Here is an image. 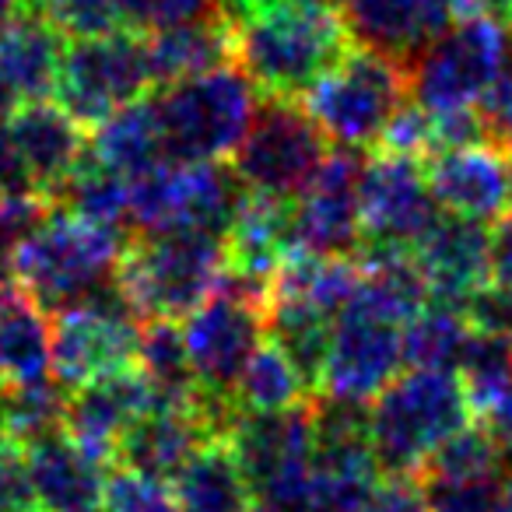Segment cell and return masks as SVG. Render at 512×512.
<instances>
[{"instance_id":"cell-1","label":"cell","mask_w":512,"mask_h":512,"mask_svg":"<svg viewBox=\"0 0 512 512\" xmlns=\"http://www.w3.org/2000/svg\"><path fill=\"white\" fill-rule=\"evenodd\" d=\"M232 29V64L264 99H302L355 46L348 18L327 0H285Z\"/></svg>"},{"instance_id":"cell-2","label":"cell","mask_w":512,"mask_h":512,"mask_svg":"<svg viewBox=\"0 0 512 512\" xmlns=\"http://www.w3.org/2000/svg\"><path fill=\"white\" fill-rule=\"evenodd\" d=\"M127 246L120 228L50 211L18 246V285L46 313L99 302L120 285Z\"/></svg>"},{"instance_id":"cell-3","label":"cell","mask_w":512,"mask_h":512,"mask_svg":"<svg viewBox=\"0 0 512 512\" xmlns=\"http://www.w3.org/2000/svg\"><path fill=\"white\" fill-rule=\"evenodd\" d=\"M474 425V404L456 372L411 369L397 376L369 407V435L379 470L418 477L453 435Z\"/></svg>"},{"instance_id":"cell-4","label":"cell","mask_w":512,"mask_h":512,"mask_svg":"<svg viewBox=\"0 0 512 512\" xmlns=\"http://www.w3.org/2000/svg\"><path fill=\"white\" fill-rule=\"evenodd\" d=\"M225 271V235L155 232L130 242L116 281L141 320H186L218 292Z\"/></svg>"},{"instance_id":"cell-5","label":"cell","mask_w":512,"mask_h":512,"mask_svg":"<svg viewBox=\"0 0 512 512\" xmlns=\"http://www.w3.org/2000/svg\"><path fill=\"white\" fill-rule=\"evenodd\" d=\"M253 95V81L235 64L165 85L158 99H151L162 127L165 162H221L235 155L260 109Z\"/></svg>"},{"instance_id":"cell-6","label":"cell","mask_w":512,"mask_h":512,"mask_svg":"<svg viewBox=\"0 0 512 512\" xmlns=\"http://www.w3.org/2000/svg\"><path fill=\"white\" fill-rule=\"evenodd\" d=\"M407 92V64L369 46H351L348 57L302 95V109L313 116L327 141L362 151L383 141L390 120L404 109Z\"/></svg>"},{"instance_id":"cell-7","label":"cell","mask_w":512,"mask_h":512,"mask_svg":"<svg viewBox=\"0 0 512 512\" xmlns=\"http://www.w3.org/2000/svg\"><path fill=\"white\" fill-rule=\"evenodd\" d=\"M246 186L221 162H162L130 179V221L144 235H228Z\"/></svg>"},{"instance_id":"cell-8","label":"cell","mask_w":512,"mask_h":512,"mask_svg":"<svg viewBox=\"0 0 512 512\" xmlns=\"http://www.w3.org/2000/svg\"><path fill=\"white\" fill-rule=\"evenodd\" d=\"M512 32L498 18L456 22L407 64L411 95L428 113L474 109L477 99L505 74Z\"/></svg>"},{"instance_id":"cell-9","label":"cell","mask_w":512,"mask_h":512,"mask_svg":"<svg viewBox=\"0 0 512 512\" xmlns=\"http://www.w3.org/2000/svg\"><path fill=\"white\" fill-rule=\"evenodd\" d=\"M155 85L148 39L134 32L74 39L57 74V99L81 127H99Z\"/></svg>"},{"instance_id":"cell-10","label":"cell","mask_w":512,"mask_h":512,"mask_svg":"<svg viewBox=\"0 0 512 512\" xmlns=\"http://www.w3.org/2000/svg\"><path fill=\"white\" fill-rule=\"evenodd\" d=\"M232 158L246 190L295 200L327 162V137L295 99H264Z\"/></svg>"},{"instance_id":"cell-11","label":"cell","mask_w":512,"mask_h":512,"mask_svg":"<svg viewBox=\"0 0 512 512\" xmlns=\"http://www.w3.org/2000/svg\"><path fill=\"white\" fill-rule=\"evenodd\" d=\"M179 327H183L186 355H190L200 397L221 407H235V383L246 372L249 358L264 348L267 306L260 299L218 285V292L204 306L193 309Z\"/></svg>"},{"instance_id":"cell-12","label":"cell","mask_w":512,"mask_h":512,"mask_svg":"<svg viewBox=\"0 0 512 512\" xmlns=\"http://www.w3.org/2000/svg\"><path fill=\"white\" fill-rule=\"evenodd\" d=\"M137 320L120 285L99 302L53 313V379L74 393L102 376L134 369L141 344Z\"/></svg>"},{"instance_id":"cell-13","label":"cell","mask_w":512,"mask_h":512,"mask_svg":"<svg viewBox=\"0 0 512 512\" xmlns=\"http://www.w3.org/2000/svg\"><path fill=\"white\" fill-rule=\"evenodd\" d=\"M404 362V323L351 299L334 323L320 386L334 400L369 404L400 376Z\"/></svg>"},{"instance_id":"cell-14","label":"cell","mask_w":512,"mask_h":512,"mask_svg":"<svg viewBox=\"0 0 512 512\" xmlns=\"http://www.w3.org/2000/svg\"><path fill=\"white\" fill-rule=\"evenodd\" d=\"M362 172L355 148L327 155L309 186L292 200V253L344 256L362 239Z\"/></svg>"},{"instance_id":"cell-15","label":"cell","mask_w":512,"mask_h":512,"mask_svg":"<svg viewBox=\"0 0 512 512\" xmlns=\"http://www.w3.org/2000/svg\"><path fill=\"white\" fill-rule=\"evenodd\" d=\"M439 200L421 158L379 151L362 172V235L376 246L414 249L439 221Z\"/></svg>"},{"instance_id":"cell-16","label":"cell","mask_w":512,"mask_h":512,"mask_svg":"<svg viewBox=\"0 0 512 512\" xmlns=\"http://www.w3.org/2000/svg\"><path fill=\"white\" fill-rule=\"evenodd\" d=\"M221 439L204 397L197 404H155L144 418L134 421L116 449V463L151 481L172 484L183 467L207 446Z\"/></svg>"},{"instance_id":"cell-17","label":"cell","mask_w":512,"mask_h":512,"mask_svg":"<svg viewBox=\"0 0 512 512\" xmlns=\"http://www.w3.org/2000/svg\"><path fill=\"white\" fill-rule=\"evenodd\" d=\"M11 148L29 179L32 193L50 204H57L67 179L78 172V165L88 158L92 144L85 141L81 123L53 102H32V106L11 113Z\"/></svg>"},{"instance_id":"cell-18","label":"cell","mask_w":512,"mask_h":512,"mask_svg":"<svg viewBox=\"0 0 512 512\" xmlns=\"http://www.w3.org/2000/svg\"><path fill=\"white\" fill-rule=\"evenodd\" d=\"M432 302L467 309V302L491 281V232L484 221L442 214L414 246Z\"/></svg>"},{"instance_id":"cell-19","label":"cell","mask_w":512,"mask_h":512,"mask_svg":"<svg viewBox=\"0 0 512 512\" xmlns=\"http://www.w3.org/2000/svg\"><path fill=\"white\" fill-rule=\"evenodd\" d=\"M155 407V390L141 369H123L81 386L67 397V425L64 432L78 442L95 460H116L123 435L134 428L137 418Z\"/></svg>"},{"instance_id":"cell-20","label":"cell","mask_w":512,"mask_h":512,"mask_svg":"<svg viewBox=\"0 0 512 512\" xmlns=\"http://www.w3.org/2000/svg\"><path fill=\"white\" fill-rule=\"evenodd\" d=\"M439 207L470 221H498L512 207V162L491 144L435 151L425 162Z\"/></svg>"},{"instance_id":"cell-21","label":"cell","mask_w":512,"mask_h":512,"mask_svg":"<svg viewBox=\"0 0 512 512\" xmlns=\"http://www.w3.org/2000/svg\"><path fill=\"white\" fill-rule=\"evenodd\" d=\"M64 50V32L36 11H25L0 32V113H18L57 92Z\"/></svg>"},{"instance_id":"cell-22","label":"cell","mask_w":512,"mask_h":512,"mask_svg":"<svg viewBox=\"0 0 512 512\" xmlns=\"http://www.w3.org/2000/svg\"><path fill=\"white\" fill-rule=\"evenodd\" d=\"M358 46L411 64L453 22L449 0H351L344 8Z\"/></svg>"},{"instance_id":"cell-23","label":"cell","mask_w":512,"mask_h":512,"mask_svg":"<svg viewBox=\"0 0 512 512\" xmlns=\"http://www.w3.org/2000/svg\"><path fill=\"white\" fill-rule=\"evenodd\" d=\"M39 512H102L106 470L102 460L78 446L67 432L50 435L25 449Z\"/></svg>"},{"instance_id":"cell-24","label":"cell","mask_w":512,"mask_h":512,"mask_svg":"<svg viewBox=\"0 0 512 512\" xmlns=\"http://www.w3.org/2000/svg\"><path fill=\"white\" fill-rule=\"evenodd\" d=\"M225 246L228 271L271 292L274 274L292 253V200L246 190Z\"/></svg>"},{"instance_id":"cell-25","label":"cell","mask_w":512,"mask_h":512,"mask_svg":"<svg viewBox=\"0 0 512 512\" xmlns=\"http://www.w3.org/2000/svg\"><path fill=\"white\" fill-rule=\"evenodd\" d=\"M53 379V327L29 292L0 295V383L32 386Z\"/></svg>"},{"instance_id":"cell-26","label":"cell","mask_w":512,"mask_h":512,"mask_svg":"<svg viewBox=\"0 0 512 512\" xmlns=\"http://www.w3.org/2000/svg\"><path fill=\"white\" fill-rule=\"evenodd\" d=\"M179 512H256V498L228 439H214L172 481Z\"/></svg>"},{"instance_id":"cell-27","label":"cell","mask_w":512,"mask_h":512,"mask_svg":"<svg viewBox=\"0 0 512 512\" xmlns=\"http://www.w3.org/2000/svg\"><path fill=\"white\" fill-rule=\"evenodd\" d=\"M148 60L155 85H176V81L197 78L232 60V29L225 18H204V22L176 25L148 36Z\"/></svg>"},{"instance_id":"cell-28","label":"cell","mask_w":512,"mask_h":512,"mask_svg":"<svg viewBox=\"0 0 512 512\" xmlns=\"http://www.w3.org/2000/svg\"><path fill=\"white\" fill-rule=\"evenodd\" d=\"M92 155L127 179L162 165L165 144H162L155 102L137 99L130 106H123L120 113L109 116L106 123H99L92 137Z\"/></svg>"},{"instance_id":"cell-29","label":"cell","mask_w":512,"mask_h":512,"mask_svg":"<svg viewBox=\"0 0 512 512\" xmlns=\"http://www.w3.org/2000/svg\"><path fill=\"white\" fill-rule=\"evenodd\" d=\"M137 369L155 390V404H197L200 386L176 320H144Z\"/></svg>"},{"instance_id":"cell-30","label":"cell","mask_w":512,"mask_h":512,"mask_svg":"<svg viewBox=\"0 0 512 512\" xmlns=\"http://www.w3.org/2000/svg\"><path fill=\"white\" fill-rule=\"evenodd\" d=\"M313 386L306 383V376L299 372V365L278 348V344H264L249 358L246 372L235 383V407L239 414H274L299 407L309 400Z\"/></svg>"},{"instance_id":"cell-31","label":"cell","mask_w":512,"mask_h":512,"mask_svg":"<svg viewBox=\"0 0 512 512\" xmlns=\"http://www.w3.org/2000/svg\"><path fill=\"white\" fill-rule=\"evenodd\" d=\"M470 341H474V327L467 313L439 302H428L404 327V351L411 369L460 372Z\"/></svg>"},{"instance_id":"cell-32","label":"cell","mask_w":512,"mask_h":512,"mask_svg":"<svg viewBox=\"0 0 512 512\" xmlns=\"http://www.w3.org/2000/svg\"><path fill=\"white\" fill-rule=\"evenodd\" d=\"M57 204H64V211L78 214V218L95 221V225L120 228V221L130 218V179L109 169V165H102L88 148V158L67 179Z\"/></svg>"},{"instance_id":"cell-33","label":"cell","mask_w":512,"mask_h":512,"mask_svg":"<svg viewBox=\"0 0 512 512\" xmlns=\"http://www.w3.org/2000/svg\"><path fill=\"white\" fill-rule=\"evenodd\" d=\"M4 393H8V435L15 446L29 449L64 432L67 390L60 383L46 379L32 386H4Z\"/></svg>"},{"instance_id":"cell-34","label":"cell","mask_w":512,"mask_h":512,"mask_svg":"<svg viewBox=\"0 0 512 512\" xmlns=\"http://www.w3.org/2000/svg\"><path fill=\"white\" fill-rule=\"evenodd\" d=\"M456 376L467 386L474 411L488 414L495 404L512 397V341L474 330V341H470Z\"/></svg>"},{"instance_id":"cell-35","label":"cell","mask_w":512,"mask_h":512,"mask_svg":"<svg viewBox=\"0 0 512 512\" xmlns=\"http://www.w3.org/2000/svg\"><path fill=\"white\" fill-rule=\"evenodd\" d=\"M502 449L488 425H467L446 442L421 470V481H456V477H502Z\"/></svg>"},{"instance_id":"cell-36","label":"cell","mask_w":512,"mask_h":512,"mask_svg":"<svg viewBox=\"0 0 512 512\" xmlns=\"http://www.w3.org/2000/svg\"><path fill=\"white\" fill-rule=\"evenodd\" d=\"M25 11H36L57 32L71 39L106 36L123 22L120 0H25Z\"/></svg>"},{"instance_id":"cell-37","label":"cell","mask_w":512,"mask_h":512,"mask_svg":"<svg viewBox=\"0 0 512 512\" xmlns=\"http://www.w3.org/2000/svg\"><path fill=\"white\" fill-rule=\"evenodd\" d=\"M50 207L53 204L43 197H8V193H0V295L15 288L18 246L50 214Z\"/></svg>"},{"instance_id":"cell-38","label":"cell","mask_w":512,"mask_h":512,"mask_svg":"<svg viewBox=\"0 0 512 512\" xmlns=\"http://www.w3.org/2000/svg\"><path fill=\"white\" fill-rule=\"evenodd\" d=\"M123 22L134 32L155 36V32L176 29V25L204 22L221 15V0H120Z\"/></svg>"},{"instance_id":"cell-39","label":"cell","mask_w":512,"mask_h":512,"mask_svg":"<svg viewBox=\"0 0 512 512\" xmlns=\"http://www.w3.org/2000/svg\"><path fill=\"white\" fill-rule=\"evenodd\" d=\"M421 484H425L432 512H495L498 491H502V477H456V481Z\"/></svg>"},{"instance_id":"cell-40","label":"cell","mask_w":512,"mask_h":512,"mask_svg":"<svg viewBox=\"0 0 512 512\" xmlns=\"http://www.w3.org/2000/svg\"><path fill=\"white\" fill-rule=\"evenodd\" d=\"M379 144H383V151H393V155H411V158L428 162V158L439 151V144H435L432 113L421 106H404L390 120V127H386V134Z\"/></svg>"},{"instance_id":"cell-41","label":"cell","mask_w":512,"mask_h":512,"mask_svg":"<svg viewBox=\"0 0 512 512\" xmlns=\"http://www.w3.org/2000/svg\"><path fill=\"white\" fill-rule=\"evenodd\" d=\"M477 120L484 130V144L498 151H512V67L477 99Z\"/></svg>"},{"instance_id":"cell-42","label":"cell","mask_w":512,"mask_h":512,"mask_svg":"<svg viewBox=\"0 0 512 512\" xmlns=\"http://www.w3.org/2000/svg\"><path fill=\"white\" fill-rule=\"evenodd\" d=\"M0 512H39L29 460H25V449L15 442L0 446Z\"/></svg>"},{"instance_id":"cell-43","label":"cell","mask_w":512,"mask_h":512,"mask_svg":"<svg viewBox=\"0 0 512 512\" xmlns=\"http://www.w3.org/2000/svg\"><path fill=\"white\" fill-rule=\"evenodd\" d=\"M463 313H467V320L474 330L495 334V337H509L512 341V285L488 281V285L467 302Z\"/></svg>"},{"instance_id":"cell-44","label":"cell","mask_w":512,"mask_h":512,"mask_svg":"<svg viewBox=\"0 0 512 512\" xmlns=\"http://www.w3.org/2000/svg\"><path fill=\"white\" fill-rule=\"evenodd\" d=\"M365 512H432V505L418 477H386L376 484Z\"/></svg>"},{"instance_id":"cell-45","label":"cell","mask_w":512,"mask_h":512,"mask_svg":"<svg viewBox=\"0 0 512 512\" xmlns=\"http://www.w3.org/2000/svg\"><path fill=\"white\" fill-rule=\"evenodd\" d=\"M491 281L512 285V207L498 218L491 232Z\"/></svg>"},{"instance_id":"cell-46","label":"cell","mask_w":512,"mask_h":512,"mask_svg":"<svg viewBox=\"0 0 512 512\" xmlns=\"http://www.w3.org/2000/svg\"><path fill=\"white\" fill-rule=\"evenodd\" d=\"M456 22H470V18H498L509 22L512 0H449Z\"/></svg>"},{"instance_id":"cell-47","label":"cell","mask_w":512,"mask_h":512,"mask_svg":"<svg viewBox=\"0 0 512 512\" xmlns=\"http://www.w3.org/2000/svg\"><path fill=\"white\" fill-rule=\"evenodd\" d=\"M484 425H488V432L495 435L502 456H512V397H505L502 404L491 407V411L484 414Z\"/></svg>"},{"instance_id":"cell-48","label":"cell","mask_w":512,"mask_h":512,"mask_svg":"<svg viewBox=\"0 0 512 512\" xmlns=\"http://www.w3.org/2000/svg\"><path fill=\"white\" fill-rule=\"evenodd\" d=\"M278 4H285V0H221V18H225L228 25H239V22H246V18L260 15V11L278 8Z\"/></svg>"},{"instance_id":"cell-49","label":"cell","mask_w":512,"mask_h":512,"mask_svg":"<svg viewBox=\"0 0 512 512\" xmlns=\"http://www.w3.org/2000/svg\"><path fill=\"white\" fill-rule=\"evenodd\" d=\"M25 15V0H0V32Z\"/></svg>"},{"instance_id":"cell-50","label":"cell","mask_w":512,"mask_h":512,"mask_svg":"<svg viewBox=\"0 0 512 512\" xmlns=\"http://www.w3.org/2000/svg\"><path fill=\"white\" fill-rule=\"evenodd\" d=\"M495 512H512V474H505V477H502V491H498Z\"/></svg>"},{"instance_id":"cell-51","label":"cell","mask_w":512,"mask_h":512,"mask_svg":"<svg viewBox=\"0 0 512 512\" xmlns=\"http://www.w3.org/2000/svg\"><path fill=\"white\" fill-rule=\"evenodd\" d=\"M11 442L8 435V393H4V383H0V446Z\"/></svg>"},{"instance_id":"cell-52","label":"cell","mask_w":512,"mask_h":512,"mask_svg":"<svg viewBox=\"0 0 512 512\" xmlns=\"http://www.w3.org/2000/svg\"><path fill=\"white\" fill-rule=\"evenodd\" d=\"M327 4H334V8H348L351 0H327Z\"/></svg>"},{"instance_id":"cell-53","label":"cell","mask_w":512,"mask_h":512,"mask_svg":"<svg viewBox=\"0 0 512 512\" xmlns=\"http://www.w3.org/2000/svg\"><path fill=\"white\" fill-rule=\"evenodd\" d=\"M509 32H512V15H509Z\"/></svg>"},{"instance_id":"cell-54","label":"cell","mask_w":512,"mask_h":512,"mask_svg":"<svg viewBox=\"0 0 512 512\" xmlns=\"http://www.w3.org/2000/svg\"><path fill=\"white\" fill-rule=\"evenodd\" d=\"M505 155H509V162H512V151H505Z\"/></svg>"}]
</instances>
